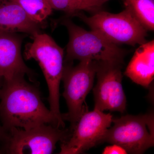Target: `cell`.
I'll list each match as a JSON object with an SVG mask.
<instances>
[{
	"label": "cell",
	"mask_w": 154,
	"mask_h": 154,
	"mask_svg": "<svg viewBox=\"0 0 154 154\" xmlns=\"http://www.w3.org/2000/svg\"><path fill=\"white\" fill-rule=\"evenodd\" d=\"M24 76L19 75L3 79L0 89V122L3 128L7 132L13 128L28 129L43 124L59 128L38 89Z\"/></svg>",
	"instance_id": "obj_1"
},
{
	"label": "cell",
	"mask_w": 154,
	"mask_h": 154,
	"mask_svg": "<svg viewBox=\"0 0 154 154\" xmlns=\"http://www.w3.org/2000/svg\"><path fill=\"white\" fill-rule=\"evenodd\" d=\"M33 38V42L26 46L25 59H33L38 63L48 87L49 110L57 122L58 127L64 128L60 108V85L64 64L63 50L46 33H37Z\"/></svg>",
	"instance_id": "obj_2"
},
{
	"label": "cell",
	"mask_w": 154,
	"mask_h": 154,
	"mask_svg": "<svg viewBox=\"0 0 154 154\" xmlns=\"http://www.w3.org/2000/svg\"><path fill=\"white\" fill-rule=\"evenodd\" d=\"M62 24L69 34L65 61L89 60L98 63H123L125 51L93 30L87 31L65 19Z\"/></svg>",
	"instance_id": "obj_3"
},
{
	"label": "cell",
	"mask_w": 154,
	"mask_h": 154,
	"mask_svg": "<svg viewBox=\"0 0 154 154\" xmlns=\"http://www.w3.org/2000/svg\"><path fill=\"white\" fill-rule=\"evenodd\" d=\"M74 16L79 17L92 30L114 44L134 46L146 42L147 30L127 8L117 14L99 11L90 17L81 12Z\"/></svg>",
	"instance_id": "obj_4"
},
{
	"label": "cell",
	"mask_w": 154,
	"mask_h": 154,
	"mask_svg": "<svg viewBox=\"0 0 154 154\" xmlns=\"http://www.w3.org/2000/svg\"><path fill=\"white\" fill-rule=\"evenodd\" d=\"M112 122L114 125L107 130L102 142L118 145L129 154H142L154 146L152 113L124 116Z\"/></svg>",
	"instance_id": "obj_5"
},
{
	"label": "cell",
	"mask_w": 154,
	"mask_h": 154,
	"mask_svg": "<svg viewBox=\"0 0 154 154\" xmlns=\"http://www.w3.org/2000/svg\"><path fill=\"white\" fill-rule=\"evenodd\" d=\"M3 151L11 154H50L58 142L65 140L69 131L51 124L28 129L13 128L7 132Z\"/></svg>",
	"instance_id": "obj_6"
},
{
	"label": "cell",
	"mask_w": 154,
	"mask_h": 154,
	"mask_svg": "<svg viewBox=\"0 0 154 154\" xmlns=\"http://www.w3.org/2000/svg\"><path fill=\"white\" fill-rule=\"evenodd\" d=\"M97 62L86 60L80 61L75 66L64 64L62 80L64 91L63 95L66 100L68 112L63 115L64 120L70 122L72 127L85 111L84 105L86 97L94 85Z\"/></svg>",
	"instance_id": "obj_7"
},
{
	"label": "cell",
	"mask_w": 154,
	"mask_h": 154,
	"mask_svg": "<svg viewBox=\"0 0 154 154\" xmlns=\"http://www.w3.org/2000/svg\"><path fill=\"white\" fill-rule=\"evenodd\" d=\"M113 119L110 113H105L97 109L85 111L71 128L66 139L61 142L60 154L82 153L101 143Z\"/></svg>",
	"instance_id": "obj_8"
},
{
	"label": "cell",
	"mask_w": 154,
	"mask_h": 154,
	"mask_svg": "<svg viewBox=\"0 0 154 154\" xmlns=\"http://www.w3.org/2000/svg\"><path fill=\"white\" fill-rule=\"evenodd\" d=\"M121 64L97 62V82L94 89V109L124 113L126 98L122 88Z\"/></svg>",
	"instance_id": "obj_9"
},
{
	"label": "cell",
	"mask_w": 154,
	"mask_h": 154,
	"mask_svg": "<svg viewBox=\"0 0 154 154\" xmlns=\"http://www.w3.org/2000/svg\"><path fill=\"white\" fill-rule=\"evenodd\" d=\"M22 38L17 33H0V76L3 79L19 75H33L22 57Z\"/></svg>",
	"instance_id": "obj_10"
},
{
	"label": "cell",
	"mask_w": 154,
	"mask_h": 154,
	"mask_svg": "<svg viewBox=\"0 0 154 154\" xmlns=\"http://www.w3.org/2000/svg\"><path fill=\"white\" fill-rule=\"evenodd\" d=\"M40 25L31 20L15 2L10 0L0 4V33L21 32L33 38L41 33Z\"/></svg>",
	"instance_id": "obj_11"
},
{
	"label": "cell",
	"mask_w": 154,
	"mask_h": 154,
	"mask_svg": "<svg viewBox=\"0 0 154 154\" xmlns=\"http://www.w3.org/2000/svg\"><path fill=\"white\" fill-rule=\"evenodd\" d=\"M125 75L138 85L148 88L154 76V40L140 45L127 67Z\"/></svg>",
	"instance_id": "obj_12"
},
{
	"label": "cell",
	"mask_w": 154,
	"mask_h": 154,
	"mask_svg": "<svg viewBox=\"0 0 154 154\" xmlns=\"http://www.w3.org/2000/svg\"><path fill=\"white\" fill-rule=\"evenodd\" d=\"M125 5L147 30L154 29V0H124Z\"/></svg>",
	"instance_id": "obj_13"
},
{
	"label": "cell",
	"mask_w": 154,
	"mask_h": 154,
	"mask_svg": "<svg viewBox=\"0 0 154 154\" xmlns=\"http://www.w3.org/2000/svg\"><path fill=\"white\" fill-rule=\"evenodd\" d=\"M10 1V0H9ZM21 6L31 20L41 25L52 14L48 0H11Z\"/></svg>",
	"instance_id": "obj_14"
},
{
	"label": "cell",
	"mask_w": 154,
	"mask_h": 154,
	"mask_svg": "<svg viewBox=\"0 0 154 154\" xmlns=\"http://www.w3.org/2000/svg\"><path fill=\"white\" fill-rule=\"evenodd\" d=\"M54 10L64 11L69 16L82 11L97 12L100 8L93 5L89 0H48Z\"/></svg>",
	"instance_id": "obj_15"
},
{
	"label": "cell",
	"mask_w": 154,
	"mask_h": 154,
	"mask_svg": "<svg viewBox=\"0 0 154 154\" xmlns=\"http://www.w3.org/2000/svg\"><path fill=\"white\" fill-rule=\"evenodd\" d=\"M103 154H128L125 149L116 144L107 146L104 149L102 152Z\"/></svg>",
	"instance_id": "obj_16"
},
{
	"label": "cell",
	"mask_w": 154,
	"mask_h": 154,
	"mask_svg": "<svg viewBox=\"0 0 154 154\" xmlns=\"http://www.w3.org/2000/svg\"><path fill=\"white\" fill-rule=\"evenodd\" d=\"M7 133L5 131L0 122V142L4 144V142L5 140Z\"/></svg>",
	"instance_id": "obj_17"
},
{
	"label": "cell",
	"mask_w": 154,
	"mask_h": 154,
	"mask_svg": "<svg viewBox=\"0 0 154 154\" xmlns=\"http://www.w3.org/2000/svg\"><path fill=\"white\" fill-rule=\"evenodd\" d=\"M89 1L94 5L100 9L102 5L108 0H89Z\"/></svg>",
	"instance_id": "obj_18"
},
{
	"label": "cell",
	"mask_w": 154,
	"mask_h": 154,
	"mask_svg": "<svg viewBox=\"0 0 154 154\" xmlns=\"http://www.w3.org/2000/svg\"><path fill=\"white\" fill-rule=\"evenodd\" d=\"M3 82V78L0 76V89H1V87H2V85Z\"/></svg>",
	"instance_id": "obj_19"
},
{
	"label": "cell",
	"mask_w": 154,
	"mask_h": 154,
	"mask_svg": "<svg viewBox=\"0 0 154 154\" xmlns=\"http://www.w3.org/2000/svg\"><path fill=\"white\" fill-rule=\"evenodd\" d=\"M8 1H9V0H0V4Z\"/></svg>",
	"instance_id": "obj_20"
},
{
	"label": "cell",
	"mask_w": 154,
	"mask_h": 154,
	"mask_svg": "<svg viewBox=\"0 0 154 154\" xmlns=\"http://www.w3.org/2000/svg\"><path fill=\"white\" fill-rule=\"evenodd\" d=\"M3 152V151L1 149H0V154L2 153Z\"/></svg>",
	"instance_id": "obj_21"
}]
</instances>
